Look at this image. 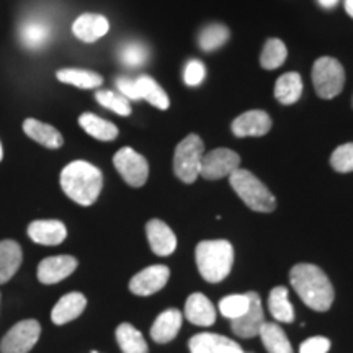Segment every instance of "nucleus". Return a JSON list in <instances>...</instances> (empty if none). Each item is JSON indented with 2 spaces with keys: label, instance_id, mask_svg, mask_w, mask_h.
Wrapping results in <instances>:
<instances>
[{
  "label": "nucleus",
  "instance_id": "1a4fd4ad",
  "mask_svg": "<svg viewBox=\"0 0 353 353\" xmlns=\"http://www.w3.org/2000/svg\"><path fill=\"white\" fill-rule=\"evenodd\" d=\"M241 165L239 154L231 149H214L203 156L200 175L206 180H219L229 176Z\"/></svg>",
  "mask_w": 353,
  "mask_h": 353
},
{
  "label": "nucleus",
  "instance_id": "58836bf2",
  "mask_svg": "<svg viewBox=\"0 0 353 353\" xmlns=\"http://www.w3.org/2000/svg\"><path fill=\"white\" fill-rule=\"evenodd\" d=\"M117 87L120 90V94L128 100H141L138 85H136V79H128V77H118L117 79Z\"/></svg>",
  "mask_w": 353,
  "mask_h": 353
},
{
  "label": "nucleus",
  "instance_id": "f704fd0d",
  "mask_svg": "<svg viewBox=\"0 0 353 353\" xmlns=\"http://www.w3.org/2000/svg\"><path fill=\"white\" fill-rule=\"evenodd\" d=\"M95 99L101 107L112 110V112L121 114V117H130L131 103L121 94H114L112 90H99L95 94Z\"/></svg>",
  "mask_w": 353,
  "mask_h": 353
},
{
  "label": "nucleus",
  "instance_id": "9b49d317",
  "mask_svg": "<svg viewBox=\"0 0 353 353\" xmlns=\"http://www.w3.org/2000/svg\"><path fill=\"white\" fill-rule=\"evenodd\" d=\"M170 276L169 267L165 265H152L144 268L138 275H134L130 281L131 293L138 296H151V294L161 291L167 285Z\"/></svg>",
  "mask_w": 353,
  "mask_h": 353
},
{
  "label": "nucleus",
  "instance_id": "a19ab883",
  "mask_svg": "<svg viewBox=\"0 0 353 353\" xmlns=\"http://www.w3.org/2000/svg\"><path fill=\"white\" fill-rule=\"evenodd\" d=\"M345 10L353 19V0H345Z\"/></svg>",
  "mask_w": 353,
  "mask_h": 353
},
{
  "label": "nucleus",
  "instance_id": "f8f14e48",
  "mask_svg": "<svg viewBox=\"0 0 353 353\" xmlns=\"http://www.w3.org/2000/svg\"><path fill=\"white\" fill-rule=\"evenodd\" d=\"M77 268V260L70 255L48 257L38 265V280L43 285H54L72 275Z\"/></svg>",
  "mask_w": 353,
  "mask_h": 353
},
{
  "label": "nucleus",
  "instance_id": "f3484780",
  "mask_svg": "<svg viewBox=\"0 0 353 353\" xmlns=\"http://www.w3.org/2000/svg\"><path fill=\"white\" fill-rule=\"evenodd\" d=\"M110 23L103 15L99 13H83L79 19L74 21L72 33L85 43H94L97 39L108 33Z\"/></svg>",
  "mask_w": 353,
  "mask_h": 353
},
{
  "label": "nucleus",
  "instance_id": "4c0bfd02",
  "mask_svg": "<svg viewBox=\"0 0 353 353\" xmlns=\"http://www.w3.org/2000/svg\"><path fill=\"white\" fill-rule=\"evenodd\" d=\"M329 350L330 341L325 337H311L299 347V353H327Z\"/></svg>",
  "mask_w": 353,
  "mask_h": 353
},
{
  "label": "nucleus",
  "instance_id": "5701e85b",
  "mask_svg": "<svg viewBox=\"0 0 353 353\" xmlns=\"http://www.w3.org/2000/svg\"><path fill=\"white\" fill-rule=\"evenodd\" d=\"M23 254L21 247L15 241L0 242V285L7 283L20 268Z\"/></svg>",
  "mask_w": 353,
  "mask_h": 353
},
{
  "label": "nucleus",
  "instance_id": "39448f33",
  "mask_svg": "<svg viewBox=\"0 0 353 353\" xmlns=\"http://www.w3.org/2000/svg\"><path fill=\"white\" fill-rule=\"evenodd\" d=\"M205 144L200 136L188 134L176 145L174 156V172L183 183H193L200 175Z\"/></svg>",
  "mask_w": 353,
  "mask_h": 353
},
{
  "label": "nucleus",
  "instance_id": "7c9ffc66",
  "mask_svg": "<svg viewBox=\"0 0 353 353\" xmlns=\"http://www.w3.org/2000/svg\"><path fill=\"white\" fill-rule=\"evenodd\" d=\"M118 57L128 68H141L148 63L149 59V48L141 41H126L121 44Z\"/></svg>",
  "mask_w": 353,
  "mask_h": 353
},
{
  "label": "nucleus",
  "instance_id": "aec40b11",
  "mask_svg": "<svg viewBox=\"0 0 353 353\" xmlns=\"http://www.w3.org/2000/svg\"><path fill=\"white\" fill-rule=\"evenodd\" d=\"M185 316L192 324L206 327V325L214 324L216 309L205 294L193 293L185 303Z\"/></svg>",
  "mask_w": 353,
  "mask_h": 353
},
{
  "label": "nucleus",
  "instance_id": "473e14b6",
  "mask_svg": "<svg viewBox=\"0 0 353 353\" xmlns=\"http://www.w3.org/2000/svg\"><path fill=\"white\" fill-rule=\"evenodd\" d=\"M229 39V30L221 23L208 25L206 28L201 30L200 38H198V44L203 51L210 52L218 50Z\"/></svg>",
  "mask_w": 353,
  "mask_h": 353
},
{
  "label": "nucleus",
  "instance_id": "ea45409f",
  "mask_svg": "<svg viewBox=\"0 0 353 353\" xmlns=\"http://www.w3.org/2000/svg\"><path fill=\"white\" fill-rule=\"evenodd\" d=\"M317 3H319L322 8H325V10H330V8L337 6L339 0H317Z\"/></svg>",
  "mask_w": 353,
  "mask_h": 353
},
{
  "label": "nucleus",
  "instance_id": "dca6fc26",
  "mask_svg": "<svg viewBox=\"0 0 353 353\" xmlns=\"http://www.w3.org/2000/svg\"><path fill=\"white\" fill-rule=\"evenodd\" d=\"M145 234H148L149 245L152 252L161 257L174 254L176 249V237L172 229L167 226L164 221L151 219L145 226Z\"/></svg>",
  "mask_w": 353,
  "mask_h": 353
},
{
  "label": "nucleus",
  "instance_id": "6e6552de",
  "mask_svg": "<svg viewBox=\"0 0 353 353\" xmlns=\"http://www.w3.org/2000/svg\"><path fill=\"white\" fill-rule=\"evenodd\" d=\"M113 164L120 172L123 180L131 187H143L148 182L149 164L148 161L131 148H123L114 154Z\"/></svg>",
  "mask_w": 353,
  "mask_h": 353
},
{
  "label": "nucleus",
  "instance_id": "7ed1b4c3",
  "mask_svg": "<svg viewBox=\"0 0 353 353\" xmlns=\"http://www.w3.org/2000/svg\"><path fill=\"white\" fill-rule=\"evenodd\" d=\"M195 255L200 275L210 283H219L232 270L234 249L229 241H203L196 245Z\"/></svg>",
  "mask_w": 353,
  "mask_h": 353
},
{
  "label": "nucleus",
  "instance_id": "a211bd4d",
  "mask_svg": "<svg viewBox=\"0 0 353 353\" xmlns=\"http://www.w3.org/2000/svg\"><path fill=\"white\" fill-rule=\"evenodd\" d=\"M87 306V299L82 293H68L63 296L59 301L56 303V306L51 311V321L56 325H64L68 322L77 319L82 314L83 309Z\"/></svg>",
  "mask_w": 353,
  "mask_h": 353
},
{
  "label": "nucleus",
  "instance_id": "0eeeda50",
  "mask_svg": "<svg viewBox=\"0 0 353 353\" xmlns=\"http://www.w3.org/2000/svg\"><path fill=\"white\" fill-rule=\"evenodd\" d=\"M39 335H41V325L38 321H21L3 335L0 342V353H28L37 345Z\"/></svg>",
  "mask_w": 353,
  "mask_h": 353
},
{
  "label": "nucleus",
  "instance_id": "f257e3e1",
  "mask_svg": "<svg viewBox=\"0 0 353 353\" xmlns=\"http://www.w3.org/2000/svg\"><path fill=\"white\" fill-rule=\"evenodd\" d=\"M290 281L301 301L317 312L329 311L334 303V286L322 268L312 263H298L291 268Z\"/></svg>",
  "mask_w": 353,
  "mask_h": 353
},
{
  "label": "nucleus",
  "instance_id": "4be33fe9",
  "mask_svg": "<svg viewBox=\"0 0 353 353\" xmlns=\"http://www.w3.org/2000/svg\"><path fill=\"white\" fill-rule=\"evenodd\" d=\"M51 26L44 20L34 19L25 21L20 26V41L28 50H41V48L51 39Z\"/></svg>",
  "mask_w": 353,
  "mask_h": 353
},
{
  "label": "nucleus",
  "instance_id": "e433bc0d",
  "mask_svg": "<svg viewBox=\"0 0 353 353\" xmlns=\"http://www.w3.org/2000/svg\"><path fill=\"white\" fill-rule=\"evenodd\" d=\"M205 76H206V69H205V64H203L201 61L192 59V61H188L187 65H185L183 81L187 85L198 87L203 81H205Z\"/></svg>",
  "mask_w": 353,
  "mask_h": 353
},
{
  "label": "nucleus",
  "instance_id": "20e7f679",
  "mask_svg": "<svg viewBox=\"0 0 353 353\" xmlns=\"http://www.w3.org/2000/svg\"><path fill=\"white\" fill-rule=\"evenodd\" d=\"M229 182L237 196L249 206L250 210L259 213H272L276 208V200L273 193L268 190L252 172L237 169L229 175Z\"/></svg>",
  "mask_w": 353,
  "mask_h": 353
},
{
  "label": "nucleus",
  "instance_id": "c756f323",
  "mask_svg": "<svg viewBox=\"0 0 353 353\" xmlns=\"http://www.w3.org/2000/svg\"><path fill=\"white\" fill-rule=\"evenodd\" d=\"M56 77L61 82L70 83V85H76L79 88H97L103 83L100 74L83 69H61L57 70Z\"/></svg>",
  "mask_w": 353,
  "mask_h": 353
},
{
  "label": "nucleus",
  "instance_id": "c85d7f7f",
  "mask_svg": "<svg viewBox=\"0 0 353 353\" xmlns=\"http://www.w3.org/2000/svg\"><path fill=\"white\" fill-rule=\"evenodd\" d=\"M136 85H138L141 99L148 100L152 107L159 110L169 108V97H167L164 88L159 85L151 76H139L136 79Z\"/></svg>",
  "mask_w": 353,
  "mask_h": 353
},
{
  "label": "nucleus",
  "instance_id": "423d86ee",
  "mask_svg": "<svg viewBox=\"0 0 353 353\" xmlns=\"http://www.w3.org/2000/svg\"><path fill=\"white\" fill-rule=\"evenodd\" d=\"M312 83L321 99H334L343 90L345 70L334 57H321L312 68Z\"/></svg>",
  "mask_w": 353,
  "mask_h": 353
},
{
  "label": "nucleus",
  "instance_id": "ddd939ff",
  "mask_svg": "<svg viewBox=\"0 0 353 353\" xmlns=\"http://www.w3.org/2000/svg\"><path fill=\"white\" fill-rule=\"evenodd\" d=\"M232 132L237 138H249V136H265L272 128V120L262 110H250L239 114L232 121Z\"/></svg>",
  "mask_w": 353,
  "mask_h": 353
},
{
  "label": "nucleus",
  "instance_id": "2eb2a0df",
  "mask_svg": "<svg viewBox=\"0 0 353 353\" xmlns=\"http://www.w3.org/2000/svg\"><path fill=\"white\" fill-rule=\"evenodd\" d=\"M28 236L37 244L59 245L68 237V229L57 219H38L28 226Z\"/></svg>",
  "mask_w": 353,
  "mask_h": 353
},
{
  "label": "nucleus",
  "instance_id": "412c9836",
  "mask_svg": "<svg viewBox=\"0 0 353 353\" xmlns=\"http://www.w3.org/2000/svg\"><path fill=\"white\" fill-rule=\"evenodd\" d=\"M23 131L26 136H30L33 141H37L44 148L48 149H59L64 144L63 134L56 130L54 126L46 125V123L34 120V118H28L23 123Z\"/></svg>",
  "mask_w": 353,
  "mask_h": 353
},
{
  "label": "nucleus",
  "instance_id": "2f4dec72",
  "mask_svg": "<svg viewBox=\"0 0 353 353\" xmlns=\"http://www.w3.org/2000/svg\"><path fill=\"white\" fill-rule=\"evenodd\" d=\"M288 51H286L285 43L278 38H270L265 43L262 56H260V64L263 69H276L285 63Z\"/></svg>",
  "mask_w": 353,
  "mask_h": 353
},
{
  "label": "nucleus",
  "instance_id": "6ab92c4d",
  "mask_svg": "<svg viewBox=\"0 0 353 353\" xmlns=\"http://www.w3.org/2000/svg\"><path fill=\"white\" fill-rule=\"evenodd\" d=\"M182 319L183 314L179 309H167V311L161 312L151 327L152 341H156L157 343L174 341L180 327H182Z\"/></svg>",
  "mask_w": 353,
  "mask_h": 353
},
{
  "label": "nucleus",
  "instance_id": "b1692460",
  "mask_svg": "<svg viewBox=\"0 0 353 353\" xmlns=\"http://www.w3.org/2000/svg\"><path fill=\"white\" fill-rule=\"evenodd\" d=\"M79 125L82 126V130L90 134L92 138L99 141H113L118 138V128L113 125L112 121L103 120V118L97 117L94 113H83L79 118Z\"/></svg>",
  "mask_w": 353,
  "mask_h": 353
},
{
  "label": "nucleus",
  "instance_id": "a878e982",
  "mask_svg": "<svg viewBox=\"0 0 353 353\" xmlns=\"http://www.w3.org/2000/svg\"><path fill=\"white\" fill-rule=\"evenodd\" d=\"M268 309H270V314L275 317L278 322H290L294 321V307L290 301L288 288L285 286H275L270 291V296H268Z\"/></svg>",
  "mask_w": 353,
  "mask_h": 353
},
{
  "label": "nucleus",
  "instance_id": "37998d69",
  "mask_svg": "<svg viewBox=\"0 0 353 353\" xmlns=\"http://www.w3.org/2000/svg\"><path fill=\"white\" fill-rule=\"evenodd\" d=\"M92 353H97V352H92Z\"/></svg>",
  "mask_w": 353,
  "mask_h": 353
},
{
  "label": "nucleus",
  "instance_id": "393cba45",
  "mask_svg": "<svg viewBox=\"0 0 353 353\" xmlns=\"http://www.w3.org/2000/svg\"><path fill=\"white\" fill-rule=\"evenodd\" d=\"M303 81L298 72H288L278 77L275 83V99L283 105H293L301 99Z\"/></svg>",
  "mask_w": 353,
  "mask_h": 353
},
{
  "label": "nucleus",
  "instance_id": "79ce46f5",
  "mask_svg": "<svg viewBox=\"0 0 353 353\" xmlns=\"http://www.w3.org/2000/svg\"><path fill=\"white\" fill-rule=\"evenodd\" d=\"M3 159V149H2V143H0V162H2Z\"/></svg>",
  "mask_w": 353,
  "mask_h": 353
},
{
  "label": "nucleus",
  "instance_id": "72a5a7b5",
  "mask_svg": "<svg viewBox=\"0 0 353 353\" xmlns=\"http://www.w3.org/2000/svg\"><path fill=\"white\" fill-rule=\"evenodd\" d=\"M250 306L249 293L245 294H229L219 301V311L226 319H237L244 316Z\"/></svg>",
  "mask_w": 353,
  "mask_h": 353
},
{
  "label": "nucleus",
  "instance_id": "cd10ccee",
  "mask_svg": "<svg viewBox=\"0 0 353 353\" xmlns=\"http://www.w3.org/2000/svg\"><path fill=\"white\" fill-rule=\"evenodd\" d=\"M117 341L123 353H149L143 334L128 322H123L117 327Z\"/></svg>",
  "mask_w": 353,
  "mask_h": 353
},
{
  "label": "nucleus",
  "instance_id": "f03ea898",
  "mask_svg": "<svg viewBox=\"0 0 353 353\" xmlns=\"http://www.w3.org/2000/svg\"><path fill=\"white\" fill-rule=\"evenodd\" d=\"M61 187L77 205L90 206L99 198L103 187V175L85 161H74L61 172Z\"/></svg>",
  "mask_w": 353,
  "mask_h": 353
},
{
  "label": "nucleus",
  "instance_id": "4468645a",
  "mask_svg": "<svg viewBox=\"0 0 353 353\" xmlns=\"http://www.w3.org/2000/svg\"><path fill=\"white\" fill-rule=\"evenodd\" d=\"M188 347L190 353H245L237 342L211 332L193 335Z\"/></svg>",
  "mask_w": 353,
  "mask_h": 353
},
{
  "label": "nucleus",
  "instance_id": "bb28decb",
  "mask_svg": "<svg viewBox=\"0 0 353 353\" xmlns=\"http://www.w3.org/2000/svg\"><path fill=\"white\" fill-rule=\"evenodd\" d=\"M259 335L268 353H293V347H291L285 330L278 324L265 322Z\"/></svg>",
  "mask_w": 353,
  "mask_h": 353
},
{
  "label": "nucleus",
  "instance_id": "c9c22d12",
  "mask_svg": "<svg viewBox=\"0 0 353 353\" xmlns=\"http://www.w3.org/2000/svg\"><path fill=\"white\" fill-rule=\"evenodd\" d=\"M330 165L334 167V170L341 172V174L353 172V143L339 145L332 152V156H330Z\"/></svg>",
  "mask_w": 353,
  "mask_h": 353
},
{
  "label": "nucleus",
  "instance_id": "9d476101",
  "mask_svg": "<svg viewBox=\"0 0 353 353\" xmlns=\"http://www.w3.org/2000/svg\"><path fill=\"white\" fill-rule=\"evenodd\" d=\"M250 306L244 316L231 321L232 332L241 339H252L260 334V329L265 324L262 299L255 291H249Z\"/></svg>",
  "mask_w": 353,
  "mask_h": 353
}]
</instances>
